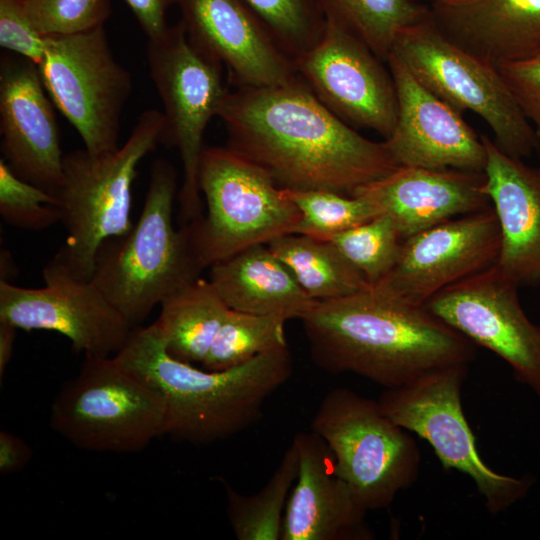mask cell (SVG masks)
Segmentation results:
<instances>
[{
    "label": "cell",
    "instance_id": "cell-1",
    "mask_svg": "<svg viewBox=\"0 0 540 540\" xmlns=\"http://www.w3.org/2000/svg\"><path fill=\"white\" fill-rule=\"evenodd\" d=\"M217 116L228 146L264 168L281 189L353 196L399 167L383 141L338 118L299 74L281 85L228 91Z\"/></svg>",
    "mask_w": 540,
    "mask_h": 540
},
{
    "label": "cell",
    "instance_id": "cell-2",
    "mask_svg": "<svg viewBox=\"0 0 540 540\" xmlns=\"http://www.w3.org/2000/svg\"><path fill=\"white\" fill-rule=\"evenodd\" d=\"M313 362L385 388L439 368L467 364L475 344L430 313L380 285L319 301L301 319Z\"/></svg>",
    "mask_w": 540,
    "mask_h": 540
},
{
    "label": "cell",
    "instance_id": "cell-3",
    "mask_svg": "<svg viewBox=\"0 0 540 540\" xmlns=\"http://www.w3.org/2000/svg\"><path fill=\"white\" fill-rule=\"evenodd\" d=\"M114 357L163 396L164 434L191 444L223 440L255 423L267 398L288 381L293 371L288 347L260 354L227 370L196 368L167 352L155 322L133 328Z\"/></svg>",
    "mask_w": 540,
    "mask_h": 540
},
{
    "label": "cell",
    "instance_id": "cell-4",
    "mask_svg": "<svg viewBox=\"0 0 540 540\" xmlns=\"http://www.w3.org/2000/svg\"><path fill=\"white\" fill-rule=\"evenodd\" d=\"M176 192L174 166L162 158L155 160L137 222L125 235L106 240L97 252L90 280L132 328L203 270L189 225L181 229L173 225Z\"/></svg>",
    "mask_w": 540,
    "mask_h": 540
},
{
    "label": "cell",
    "instance_id": "cell-5",
    "mask_svg": "<svg viewBox=\"0 0 540 540\" xmlns=\"http://www.w3.org/2000/svg\"><path fill=\"white\" fill-rule=\"evenodd\" d=\"M164 140V115L149 109L139 115L126 142L115 151L92 154L83 148L64 155L58 199L67 237L58 253L77 277L90 280L101 245L132 228L138 165Z\"/></svg>",
    "mask_w": 540,
    "mask_h": 540
},
{
    "label": "cell",
    "instance_id": "cell-6",
    "mask_svg": "<svg viewBox=\"0 0 540 540\" xmlns=\"http://www.w3.org/2000/svg\"><path fill=\"white\" fill-rule=\"evenodd\" d=\"M199 187L207 214L187 224L202 269L293 233L300 218L272 176L229 146L204 148Z\"/></svg>",
    "mask_w": 540,
    "mask_h": 540
},
{
    "label": "cell",
    "instance_id": "cell-7",
    "mask_svg": "<svg viewBox=\"0 0 540 540\" xmlns=\"http://www.w3.org/2000/svg\"><path fill=\"white\" fill-rule=\"evenodd\" d=\"M165 423L161 393L124 369L114 356H85L50 411L54 431L73 446L96 452H138L164 434Z\"/></svg>",
    "mask_w": 540,
    "mask_h": 540
},
{
    "label": "cell",
    "instance_id": "cell-8",
    "mask_svg": "<svg viewBox=\"0 0 540 540\" xmlns=\"http://www.w3.org/2000/svg\"><path fill=\"white\" fill-rule=\"evenodd\" d=\"M311 430L325 441L338 474L368 511L390 506L418 478L416 441L378 400L335 388L320 402Z\"/></svg>",
    "mask_w": 540,
    "mask_h": 540
},
{
    "label": "cell",
    "instance_id": "cell-9",
    "mask_svg": "<svg viewBox=\"0 0 540 540\" xmlns=\"http://www.w3.org/2000/svg\"><path fill=\"white\" fill-rule=\"evenodd\" d=\"M390 54L455 110L482 118L506 154L523 160L537 152L536 133L500 71L448 40L430 13L397 34Z\"/></svg>",
    "mask_w": 540,
    "mask_h": 540
},
{
    "label": "cell",
    "instance_id": "cell-10",
    "mask_svg": "<svg viewBox=\"0 0 540 540\" xmlns=\"http://www.w3.org/2000/svg\"><path fill=\"white\" fill-rule=\"evenodd\" d=\"M468 367L439 368L406 385L385 388L378 402L394 422L431 445L444 469L471 478L487 511L497 515L525 497L533 479L500 474L482 460L461 402Z\"/></svg>",
    "mask_w": 540,
    "mask_h": 540
},
{
    "label": "cell",
    "instance_id": "cell-11",
    "mask_svg": "<svg viewBox=\"0 0 540 540\" xmlns=\"http://www.w3.org/2000/svg\"><path fill=\"white\" fill-rule=\"evenodd\" d=\"M147 63L163 104L164 145L176 148L182 162L178 201L189 223L202 216L199 167L206 127L228 93L223 66L190 41L181 20L148 40Z\"/></svg>",
    "mask_w": 540,
    "mask_h": 540
},
{
    "label": "cell",
    "instance_id": "cell-12",
    "mask_svg": "<svg viewBox=\"0 0 540 540\" xmlns=\"http://www.w3.org/2000/svg\"><path fill=\"white\" fill-rule=\"evenodd\" d=\"M43 85L92 154L115 151L132 76L113 56L104 26L45 37L38 64Z\"/></svg>",
    "mask_w": 540,
    "mask_h": 540
},
{
    "label": "cell",
    "instance_id": "cell-13",
    "mask_svg": "<svg viewBox=\"0 0 540 540\" xmlns=\"http://www.w3.org/2000/svg\"><path fill=\"white\" fill-rule=\"evenodd\" d=\"M42 275L41 288L0 281V321L57 332L85 356L109 357L123 347L133 328L91 280L77 277L58 252Z\"/></svg>",
    "mask_w": 540,
    "mask_h": 540
},
{
    "label": "cell",
    "instance_id": "cell-14",
    "mask_svg": "<svg viewBox=\"0 0 540 540\" xmlns=\"http://www.w3.org/2000/svg\"><path fill=\"white\" fill-rule=\"evenodd\" d=\"M518 288L494 263L440 290L423 307L497 354L516 380L540 397V325L526 315Z\"/></svg>",
    "mask_w": 540,
    "mask_h": 540
},
{
    "label": "cell",
    "instance_id": "cell-15",
    "mask_svg": "<svg viewBox=\"0 0 540 540\" xmlns=\"http://www.w3.org/2000/svg\"><path fill=\"white\" fill-rule=\"evenodd\" d=\"M384 63L330 19L318 43L295 59L297 74L332 113L353 128L370 129L386 139L396 125L398 101Z\"/></svg>",
    "mask_w": 540,
    "mask_h": 540
},
{
    "label": "cell",
    "instance_id": "cell-16",
    "mask_svg": "<svg viewBox=\"0 0 540 540\" xmlns=\"http://www.w3.org/2000/svg\"><path fill=\"white\" fill-rule=\"evenodd\" d=\"M500 229L491 206L442 222L402 241L391 272L378 284L414 305L493 265Z\"/></svg>",
    "mask_w": 540,
    "mask_h": 540
},
{
    "label": "cell",
    "instance_id": "cell-17",
    "mask_svg": "<svg viewBox=\"0 0 540 540\" xmlns=\"http://www.w3.org/2000/svg\"><path fill=\"white\" fill-rule=\"evenodd\" d=\"M52 103L38 66L4 52L0 60L1 158L20 178L58 198L65 154Z\"/></svg>",
    "mask_w": 540,
    "mask_h": 540
},
{
    "label": "cell",
    "instance_id": "cell-18",
    "mask_svg": "<svg viewBox=\"0 0 540 540\" xmlns=\"http://www.w3.org/2000/svg\"><path fill=\"white\" fill-rule=\"evenodd\" d=\"M398 113L392 134L383 140L398 166L483 172L486 150L462 114L422 85L393 54Z\"/></svg>",
    "mask_w": 540,
    "mask_h": 540
},
{
    "label": "cell",
    "instance_id": "cell-19",
    "mask_svg": "<svg viewBox=\"0 0 540 540\" xmlns=\"http://www.w3.org/2000/svg\"><path fill=\"white\" fill-rule=\"evenodd\" d=\"M190 41L228 71L236 86L281 85L297 75L295 60L243 0H179Z\"/></svg>",
    "mask_w": 540,
    "mask_h": 540
},
{
    "label": "cell",
    "instance_id": "cell-20",
    "mask_svg": "<svg viewBox=\"0 0 540 540\" xmlns=\"http://www.w3.org/2000/svg\"><path fill=\"white\" fill-rule=\"evenodd\" d=\"M298 475L290 491L281 540H372L368 510L338 474L325 441L312 430L294 438Z\"/></svg>",
    "mask_w": 540,
    "mask_h": 540
},
{
    "label": "cell",
    "instance_id": "cell-21",
    "mask_svg": "<svg viewBox=\"0 0 540 540\" xmlns=\"http://www.w3.org/2000/svg\"><path fill=\"white\" fill-rule=\"evenodd\" d=\"M484 172L399 166L355 191L394 222L404 240L450 219L491 206Z\"/></svg>",
    "mask_w": 540,
    "mask_h": 540
},
{
    "label": "cell",
    "instance_id": "cell-22",
    "mask_svg": "<svg viewBox=\"0 0 540 540\" xmlns=\"http://www.w3.org/2000/svg\"><path fill=\"white\" fill-rule=\"evenodd\" d=\"M483 192L500 229V272L518 286L540 281V168L502 151L487 135Z\"/></svg>",
    "mask_w": 540,
    "mask_h": 540
},
{
    "label": "cell",
    "instance_id": "cell-23",
    "mask_svg": "<svg viewBox=\"0 0 540 540\" xmlns=\"http://www.w3.org/2000/svg\"><path fill=\"white\" fill-rule=\"evenodd\" d=\"M429 7L448 40L496 69L540 52V0H459Z\"/></svg>",
    "mask_w": 540,
    "mask_h": 540
},
{
    "label": "cell",
    "instance_id": "cell-24",
    "mask_svg": "<svg viewBox=\"0 0 540 540\" xmlns=\"http://www.w3.org/2000/svg\"><path fill=\"white\" fill-rule=\"evenodd\" d=\"M209 280L230 309L301 319L310 298L267 244L250 246L210 267Z\"/></svg>",
    "mask_w": 540,
    "mask_h": 540
},
{
    "label": "cell",
    "instance_id": "cell-25",
    "mask_svg": "<svg viewBox=\"0 0 540 540\" xmlns=\"http://www.w3.org/2000/svg\"><path fill=\"white\" fill-rule=\"evenodd\" d=\"M209 279L197 277L160 303L155 321L167 352L188 363H202L228 311Z\"/></svg>",
    "mask_w": 540,
    "mask_h": 540
},
{
    "label": "cell",
    "instance_id": "cell-26",
    "mask_svg": "<svg viewBox=\"0 0 540 540\" xmlns=\"http://www.w3.org/2000/svg\"><path fill=\"white\" fill-rule=\"evenodd\" d=\"M267 245L317 302L350 296L370 286L330 241L290 233Z\"/></svg>",
    "mask_w": 540,
    "mask_h": 540
},
{
    "label": "cell",
    "instance_id": "cell-27",
    "mask_svg": "<svg viewBox=\"0 0 540 540\" xmlns=\"http://www.w3.org/2000/svg\"><path fill=\"white\" fill-rule=\"evenodd\" d=\"M298 468V451L292 441L274 473L257 493L243 495L223 481L227 515L238 540H281L284 511Z\"/></svg>",
    "mask_w": 540,
    "mask_h": 540
},
{
    "label": "cell",
    "instance_id": "cell-28",
    "mask_svg": "<svg viewBox=\"0 0 540 540\" xmlns=\"http://www.w3.org/2000/svg\"><path fill=\"white\" fill-rule=\"evenodd\" d=\"M330 19L364 42L387 63L397 34L428 17L430 7L414 0H318Z\"/></svg>",
    "mask_w": 540,
    "mask_h": 540
},
{
    "label": "cell",
    "instance_id": "cell-29",
    "mask_svg": "<svg viewBox=\"0 0 540 540\" xmlns=\"http://www.w3.org/2000/svg\"><path fill=\"white\" fill-rule=\"evenodd\" d=\"M286 319L229 309L202 367L221 371L241 366L260 354L288 347Z\"/></svg>",
    "mask_w": 540,
    "mask_h": 540
},
{
    "label": "cell",
    "instance_id": "cell-30",
    "mask_svg": "<svg viewBox=\"0 0 540 540\" xmlns=\"http://www.w3.org/2000/svg\"><path fill=\"white\" fill-rule=\"evenodd\" d=\"M300 218L293 233L331 241L343 231L379 215L365 199L327 190L283 189Z\"/></svg>",
    "mask_w": 540,
    "mask_h": 540
},
{
    "label": "cell",
    "instance_id": "cell-31",
    "mask_svg": "<svg viewBox=\"0 0 540 540\" xmlns=\"http://www.w3.org/2000/svg\"><path fill=\"white\" fill-rule=\"evenodd\" d=\"M402 241L392 219L379 214L343 231L330 242L369 285H376L395 266Z\"/></svg>",
    "mask_w": 540,
    "mask_h": 540
},
{
    "label": "cell",
    "instance_id": "cell-32",
    "mask_svg": "<svg viewBox=\"0 0 540 540\" xmlns=\"http://www.w3.org/2000/svg\"><path fill=\"white\" fill-rule=\"evenodd\" d=\"M294 60L321 39L326 16L318 0H243Z\"/></svg>",
    "mask_w": 540,
    "mask_h": 540
},
{
    "label": "cell",
    "instance_id": "cell-33",
    "mask_svg": "<svg viewBox=\"0 0 540 540\" xmlns=\"http://www.w3.org/2000/svg\"><path fill=\"white\" fill-rule=\"evenodd\" d=\"M60 200L16 175L0 159V215L17 228L40 231L61 222Z\"/></svg>",
    "mask_w": 540,
    "mask_h": 540
},
{
    "label": "cell",
    "instance_id": "cell-34",
    "mask_svg": "<svg viewBox=\"0 0 540 540\" xmlns=\"http://www.w3.org/2000/svg\"><path fill=\"white\" fill-rule=\"evenodd\" d=\"M23 13L43 37L72 35L104 26L110 0H21Z\"/></svg>",
    "mask_w": 540,
    "mask_h": 540
},
{
    "label": "cell",
    "instance_id": "cell-35",
    "mask_svg": "<svg viewBox=\"0 0 540 540\" xmlns=\"http://www.w3.org/2000/svg\"><path fill=\"white\" fill-rule=\"evenodd\" d=\"M0 46L33 61L37 66L45 50V37L37 33L23 13L21 0H0Z\"/></svg>",
    "mask_w": 540,
    "mask_h": 540
},
{
    "label": "cell",
    "instance_id": "cell-36",
    "mask_svg": "<svg viewBox=\"0 0 540 540\" xmlns=\"http://www.w3.org/2000/svg\"><path fill=\"white\" fill-rule=\"evenodd\" d=\"M498 70L532 125L540 147V52Z\"/></svg>",
    "mask_w": 540,
    "mask_h": 540
},
{
    "label": "cell",
    "instance_id": "cell-37",
    "mask_svg": "<svg viewBox=\"0 0 540 540\" xmlns=\"http://www.w3.org/2000/svg\"><path fill=\"white\" fill-rule=\"evenodd\" d=\"M179 0H125L148 40L162 36L170 27L169 9Z\"/></svg>",
    "mask_w": 540,
    "mask_h": 540
},
{
    "label": "cell",
    "instance_id": "cell-38",
    "mask_svg": "<svg viewBox=\"0 0 540 540\" xmlns=\"http://www.w3.org/2000/svg\"><path fill=\"white\" fill-rule=\"evenodd\" d=\"M33 457L31 447L17 435L0 432V474L12 475L24 469Z\"/></svg>",
    "mask_w": 540,
    "mask_h": 540
},
{
    "label": "cell",
    "instance_id": "cell-39",
    "mask_svg": "<svg viewBox=\"0 0 540 540\" xmlns=\"http://www.w3.org/2000/svg\"><path fill=\"white\" fill-rule=\"evenodd\" d=\"M17 327L6 321H0V378L12 358L16 339Z\"/></svg>",
    "mask_w": 540,
    "mask_h": 540
},
{
    "label": "cell",
    "instance_id": "cell-40",
    "mask_svg": "<svg viewBox=\"0 0 540 540\" xmlns=\"http://www.w3.org/2000/svg\"><path fill=\"white\" fill-rule=\"evenodd\" d=\"M0 257H1L0 258V261H1L0 281L11 282L9 279L13 276V271H16V268L14 267L12 255L8 250L2 249Z\"/></svg>",
    "mask_w": 540,
    "mask_h": 540
},
{
    "label": "cell",
    "instance_id": "cell-41",
    "mask_svg": "<svg viewBox=\"0 0 540 540\" xmlns=\"http://www.w3.org/2000/svg\"><path fill=\"white\" fill-rule=\"evenodd\" d=\"M414 1L421 2L422 0H414ZM426 1H429L432 4V3H450V2H455L459 0H426Z\"/></svg>",
    "mask_w": 540,
    "mask_h": 540
},
{
    "label": "cell",
    "instance_id": "cell-42",
    "mask_svg": "<svg viewBox=\"0 0 540 540\" xmlns=\"http://www.w3.org/2000/svg\"><path fill=\"white\" fill-rule=\"evenodd\" d=\"M537 152H538V153H539V155H540V147H538V150H537Z\"/></svg>",
    "mask_w": 540,
    "mask_h": 540
}]
</instances>
